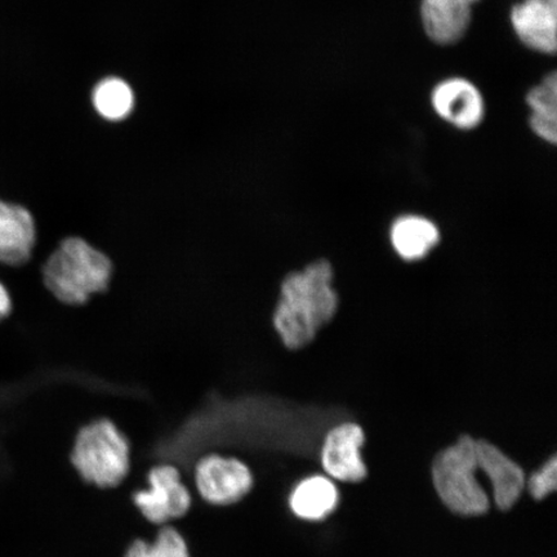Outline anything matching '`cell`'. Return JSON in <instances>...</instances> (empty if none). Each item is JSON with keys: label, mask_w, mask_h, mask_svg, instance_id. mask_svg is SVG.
Listing matches in <instances>:
<instances>
[{"label": "cell", "mask_w": 557, "mask_h": 557, "mask_svg": "<svg viewBox=\"0 0 557 557\" xmlns=\"http://www.w3.org/2000/svg\"><path fill=\"white\" fill-rule=\"evenodd\" d=\"M333 269L329 261L309 264L284 278L274 312L275 331L288 348H301L315 338L338 309L332 287Z\"/></svg>", "instance_id": "6da1fadb"}, {"label": "cell", "mask_w": 557, "mask_h": 557, "mask_svg": "<svg viewBox=\"0 0 557 557\" xmlns=\"http://www.w3.org/2000/svg\"><path fill=\"white\" fill-rule=\"evenodd\" d=\"M113 271V262L102 250L73 236L61 242L47 260L44 278L60 302L81 306L109 288Z\"/></svg>", "instance_id": "7a4b0ae2"}, {"label": "cell", "mask_w": 557, "mask_h": 557, "mask_svg": "<svg viewBox=\"0 0 557 557\" xmlns=\"http://www.w3.org/2000/svg\"><path fill=\"white\" fill-rule=\"evenodd\" d=\"M476 442L470 436L438 453L433 465L434 485L450 511L479 517L490 510V498L476 480Z\"/></svg>", "instance_id": "3957f363"}, {"label": "cell", "mask_w": 557, "mask_h": 557, "mask_svg": "<svg viewBox=\"0 0 557 557\" xmlns=\"http://www.w3.org/2000/svg\"><path fill=\"white\" fill-rule=\"evenodd\" d=\"M72 459L88 483L116 486L129 471V444L113 422L95 421L76 436Z\"/></svg>", "instance_id": "277c9868"}, {"label": "cell", "mask_w": 557, "mask_h": 557, "mask_svg": "<svg viewBox=\"0 0 557 557\" xmlns=\"http://www.w3.org/2000/svg\"><path fill=\"white\" fill-rule=\"evenodd\" d=\"M150 490L137 492L135 504L154 524L178 519L189 510L191 497L173 466L163 465L149 473Z\"/></svg>", "instance_id": "5b68a950"}, {"label": "cell", "mask_w": 557, "mask_h": 557, "mask_svg": "<svg viewBox=\"0 0 557 557\" xmlns=\"http://www.w3.org/2000/svg\"><path fill=\"white\" fill-rule=\"evenodd\" d=\"M198 490L209 504L227 506L247 496L253 485L252 473L235 458L209 456L197 468Z\"/></svg>", "instance_id": "8992f818"}, {"label": "cell", "mask_w": 557, "mask_h": 557, "mask_svg": "<svg viewBox=\"0 0 557 557\" xmlns=\"http://www.w3.org/2000/svg\"><path fill=\"white\" fill-rule=\"evenodd\" d=\"M364 431L357 423L334 428L325 437L322 463L326 473L345 483H359L367 478V468L360 455Z\"/></svg>", "instance_id": "52a82bcc"}, {"label": "cell", "mask_w": 557, "mask_h": 557, "mask_svg": "<svg viewBox=\"0 0 557 557\" xmlns=\"http://www.w3.org/2000/svg\"><path fill=\"white\" fill-rule=\"evenodd\" d=\"M433 107L444 121L461 129H472L482 123L485 107L480 90L462 78L444 81L433 92Z\"/></svg>", "instance_id": "ba28073f"}, {"label": "cell", "mask_w": 557, "mask_h": 557, "mask_svg": "<svg viewBox=\"0 0 557 557\" xmlns=\"http://www.w3.org/2000/svg\"><path fill=\"white\" fill-rule=\"evenodd\" d=\"M511 23L531 50L554 54L557 46V0H524L515 5Z\"/></svg>", "instance_id": "9c48e42d"}, {"label": "cell", "mask_w": 557, "mask_h": 557, "mask_svg": "<svg viewBox=\"0 0 557 557\" xmlns=\"http://www.w3.org/2000/svg\"><path fill=\"white\" fill-rule=\"evenodd\" d=\"M476 459L478 469H482L491 479L494 500L499 510H510L525 490L524 471L505 453L485 441L476 442Z\"/></svg>", "instance_id": "30bf717a"}, {"label": "cell", "mask_w": 557, "mask_h": 557, "mask_svg": "<svg viewBox=\"0 0 557 557\" xmlns=\"http://www.w3.org/2000/svg\"><path fill=\"white\" fill-rule=\"evenodd\" d=\"M35 239L37 230L32 213L0 200V262L21 267L29 261Z\"/></svg>", "instance_id": "8fae6325"}, {"label": "cell", "mask_w": 557, "mask_h": 557, "mask_svg": "<svg viewBox=\"0 0 557 557\" xmlns=\"http://www.w3.org/2000/svg\"><path fill=\"white\" fill-rule=\"evenodd\" d=\"M479 0H422V21L431 40L447 46L463 38Z\"/></svg>", "instance_id": "7c38bea8"}, {"label": "cell", "mask_w": 557, "mask_h": 557, "mask_svg": "<svg viewBox=\"0 0 557 557\" xmlns=\"http://www.w3.org/2000/svg\"><path fill=\"white\" fill-rule=\"evenodd\" d=\"M338 500L337 487L331 480L312 476L304 480L292 493L290 508L298 518L318 521L336 510Z\"/></svg>", "instance_id": "4fadbf2b"}, {"label": "cell", "mask_w": 557, "mask_h": 557, "mask_svg": "<svg viewBox=\"0 0 557 557\" xmlns=\"http://www.w3.org/2000/svg\"><path fill=\"white\" fill-rule=\"evenodd\" d=\"M441 234L437 227L428 219L418 215H406L395 221L392 228L393 246L404 260L423 259L433 249Z\"/></svg>", "instance_id": "5bb4252c"}, {"label": "cell", "mask_w": 557, "mask_h": 557, "mask_svg": "<svg viewBox=\"0 0 557 557\" xmlns=\"http://www.w3.org/2000/svg\"><path fill=\"white\" fill-rule=\"evenodd\" d=\"M532 110L531 127L535 135L555 145L557 139V78L556 73L546 76L540 86L527 96Z\"/></svg>", "instance_id": "9a60e30c"}, {"label": "cell", "mask_w": 557, "mask_h": 557, "mask_svg": "<svg viewBox=\"0 0 557 557\" xmlns=\"http://www.w3.org/2000/svg\"><path fill=\"white\" fill-rule=\"evenodd\" d=\"M94 103L96 110L107 120L121 121L134 109V94L127 83L110 78L96 87Z\"/></svg>", "instance_id": "2e32d148"}, {"label": "cell", "mask_w": 557, "mask_h": 557, "mask_svg": "<svg viewBox=\"0 0 557 557\" xmlns=\"http://www.w3.org/2000/svg\"><path fill=\"white\" fill-rule=\"evenodd\" d=\"M125 557H190L186 542L176 529L165 527L156 542L136 541Z\"/></svg>", "instance_id": "e0dca14e"}, {"label": "cell", "mask_w": 557, "mask_h": 557, "mask_svg": "<svg viewBox=\"0 0 557 557\" xmlns=\"http://www.w3.org/2000/svg\"><path fill=\"white\" fill-rule=\"evenodd\" d=\"M557 486V461L554 456L543 468L529 479L528 490L534 499L541 500L556 491Z\"/></svg>", "instance_id": "ac0fdd59"}, {"label": "cell", "mask_w": 557, "mask_h": 557, "mask_svg": "<svg viewBox=\"0 0 557 557\" xmlns=\"http://www.w3.org/2000/svg\"><path fill=\"white\" fill-rule=\"evenodd\" d=\"M11 297L9 292L4 288V285L0 283V320L9 317L11 312Z\"/></svg>", "instance_id": "d6986e66"}]
</instances>
